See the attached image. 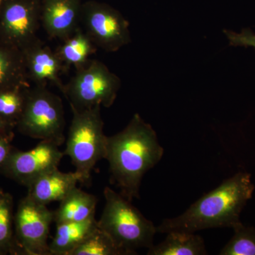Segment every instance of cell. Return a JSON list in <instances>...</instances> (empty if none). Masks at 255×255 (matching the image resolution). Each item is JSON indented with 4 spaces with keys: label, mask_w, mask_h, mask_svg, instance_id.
<instances>
[{
    "label": "cell",
    "mask_w": 255,
    "mask_h": 255,
    "mask_svg": "<svg viewBox=\"0 0 255 255\" xmlns=\"http://www.w3.org/2000/svg\"><path fill=\"white\" fill-rule=\"evenodd\" d=\"M29 87H9L0 90V117L12 127L16 126L22 113Z\"/></svg>",
    "instance_id": "cell-19"
},
{
    "label": "cell",
    "mask_w": 255,
    "mask_h": 255,
    "mask_svg": "<svg viewBox=\"0 0 255 255\" xmlns=\"http://www.w3.org/2000/svg\"><path fill=\"white\" fill-rule=\"evenodd\" d=\"M12 126L10 125L7 122H5L4 119L0 117V132L11 135V128Z\"/></svg>",
    "instance_id": "cell-25"
},
{
    "label": "cell",
    "mask_w": 255,
    "mask_h": 255,
    "mask_svg": "<svg viewBox=\"0 0 255 255\" xmlns=\"http://www.w3.org/2000/svg\"><path fill=\"white\" fill-rule=\"evenodd\" d=\"M54 212L47 205L27 196L21 202L16 217V230L28 254L50 255L48 243Z\"/></svg>",
    "instance_id": "cell-9"
},
{
    "label": "cell",
    "mask_w": 255,
    "mask_h": 255,
    "mask_svg": "<svg viewBox=\"0 0 255 255\" xmlns=\"http://www.w3.org/2000/svg\"><path fill=\"white\" fill-rule=\"evenodd\" d=\"M42 0H4L0 9V41L22 50L36 41Z\"/></svg>",
    "instance_id": "cell-8"
},
{
    "label": "cell",
    "mask_w": 255,
    "mask_h": 255,
    "mask_svg": "<svg viewBox=\"0 0 255 255\" xmlns=\"http://www.w3.org/2000/svg\"><path fill=\"white\" fill-rule=\"evenodd\" d=\"M254 190L251 174L239 172L203 196L182 214L164 219L157 226V233H195L211 228H233L241 223L242 211Z\"/></svg>",
    "instance_id": "cell-2"
},
{
    "label": "cell",
    "mask_w": 255,
    "mask_h": 255,
    "mask_svg": "<svg viewBox=\"0 0 255 255\" xmlns=\"http://www.w3.org/2000/svg\"><path fill=\"white\" fill-rule=\"evenodd\" d=\"M11 200L4 196L0 201V248L8 244L11 238Z\"/></svg>",
    "instance_id": "cell-22"
},
{
    "label": "cell",
    "mask_w": 255,
    "mask_h": 255,
    "mask_svg": "<svg viewBox=\"0 0 255 255\" xmlns=\"http://www.w3.org/2000/svg\"><path fill=\"white\" fill-rule=\"evenodd\" d=\"M121 87L120 79L101 61L90 60L65 85L63 95L70 108L78 111L96 106L112 107Z\"/></svg>",
    "instance_id": "cell-6"
},
{
    "label": "cell",
    "mask_w": 255,
    "mask_h": 255,
    "mask_svg": "<svg viewBox=\"0 0 255 255\" xmlns=\"http://www.w3.org/2000/svg\"><path fill=\"white\" fill-rule=\"evenodd\" d=\"M21 52L29 81L38 86H46L51 82L63 93L65 84L60 75L67 68L56 52L38 38Z\"/></svg>",
    "instance_id": "cell-11"
},
{
    "label": "cell",
    "mask_w": 255,
    "mask_h": 255,
    "mask_svg": "<svg viewBox=\"0 0 255 255\" xmlns=\"http://www.w3.org/2000/svg\"><path fill=\"white\" fill-rule=\"evenodd\" d=\"M22 52L0 41V90L30 87Z\"/></svg>",
    "instance_id": "cell-16"
},
{
    "label": "cell",
    "mask_w": 255,
    "mask_h": 255,
    "mask_svg": "<svg viewBox=\"0 0 255 255\" xmlns=\"http://www.w3.org/2000/svg\"><path fill=\"white\" fill-rule=\"evenodd\" d=\"M81 0H42L41 23L48 36L63 40L76 31L81 20Z\"/></svg>",
    "instance_id": "cell-12"
},
{
    "label": "cell",
    "mask_w": 255,
    "mask_h": 255,
    "mask_svg": "<svg viewBox=\"0 0 255 255\" xmlns=\"http://www.w3.org/2000/svg\"><path fill=\"white\" fill-rule=\"evenodd\" d=\"M105 205L98 227L110 236L124 255L136 254L137 250L153 246L157 227L146 219L120 193L106 187Z\"/></svg>",
    "instance_id": "cell-3"
},
{
    "label": "cell",
    "mask_w": 255,
    "mask_h": 255,
    "mask_svg": "<svg viewBox=\"0 0 255 255\" xmlns=\"http://www.w3.org/2000/svg\"><path fill=\"white\" fill-rule=\"evenodd\" d=\"M69 255H124L114 242L100 228L92 233Z\"/></svg>",
    "instance_id": "cell-20"
},
{
    "label": "cell",
    "mask_w": 255,
    "mask_h": 255,
    "mask_svg": "<svg viewBox=\"0 0 255 255\" xmlns=\"http://www.w3.org/2000/svg\"><path fill=\"white\" fill-rule=\"evenodd\" d=\"M10 135L0 132V165H1L9 155L11 147L9 143Z\"/></svg>",
    "instance_id": "cell-24"
},
{
    "label": "cell",
    "mask_w": 255,
    "mask_h": 255,
    "mask_svg": "<svg viewBox=\"0 0 255 255\" xmlns=\"http://www.w3.org/2000/svg\"><path fill=\"white\" fill-rule=\"evenodd\" d=\"M80 23L94 44L105 51H117L130 42L129 23L105 3H82Z\"/></svg>",
    "instance_id": "cell-7"
},
{
    "label": "cell",
    "mask_w": 255,
    "mask_h": 255,
    "mask_svg": "<svg viewBox=\"0 0 255 255\" xmlns=\"http://www.w3.org/2000/svg\"><path fill=\"white\" fill-rule=\"evenodd\" d=\"M4 0H0V9H1V6H2L3 3H4Z\"/></svg>",
    "instance_id": "cell-26"
},
{
    "label": "cell",
    "mask_w": 255,
    "mask_h": 255,
    "mask_svg": "<svg viewBox=\"0 0 255 255\" xmlns=\"http://www.w3.org/2000/svg\"><path fill=\"white\" fill-rule=\"evenodd\" d=\"M101 109V106L82 111L71 109L73 119L63 153L71 159L83 185L90 184L92 170L107 154L108 136L104 132Z\"/></svg>",
    "instance_id": "cell-4"
},
{
    "label": "cell",
    "mask_w": 255,
    "mask_h": 255,
    "mask_svg": "<svg viewBox=\"0 0 255 255\" xmlns=\"http://www.w3.org/2000/svg\"><path fill=\"white\" fill-rule=\"evenodd\" d=\"M230 45L234 47H253L255 49V34L250 28H245L241 33L224 30Z\"/></svg>",
    "instance_id": "cell-23"
},
{
    "label": "cell",
    "mask_w": 255,
    "mask_h": 255,
    "mask_svg": "<svg viewBox=\"0 0 255 255\" xmlns=\"http://www.w3.org/2000/svg\"><path fill=\"white\" fill-rule=\"evenodd\" d=\"M60 203L59 208L54 212L56 224L83 221L95 216L97 197L77 187Z\"/></svg>",
    "instance_id": "cell-15"
},
{
    "label": "cell",
    "mask_w": 255,
    "mask_h": 255,
    "mask_svg": "<svg viewBox=\"0 0 255 255\" xmlns=\"http://www.w3.org/2000/svg\"><path fill=\"white\" fill-rule=\"evenodd\" d=\"M162 243L149 248L148 255H207L203 238L195 233L170 231Z\"/></svg>",
    "instance_id": "cell-17"
},
{
    "label": "cell",
    "mask_w": 255,
    "mask_h": 255,
    "mask_svg": "<svg viewBox=\"0 0 255 255\" xmlns=\"http://www.w3.org/2000/svg\"><path fill=\"white\" fill-rule=\"evenodd\" d=\"M80 182L76 172H60L58 168L50 171L38 178L28 187V194L32 199L48 205L61 201Z\"/></svg>",
    "instance_id": "cell-13"
},
{
    "label": "cell",
    "mask_w": 255,
    "mask_h": 255,
    "mask_svg": "<svg viewBox=\"0 0 255 255\" xmlns=\"http://www.w3.org/2000/svg\"><path fill=\"white\" fill-rule=\"evenodd\" d=\"M85 31L79 28L71 36L62 41L56 53L67 69L74 66L76 70L85 66L97 48Z\"/></svg>",
    "instance_id": "cell-18"
},
{
    "label": "cell",
    "mask_w": 255,
    "mask_h": 255,
    "mask_svg": "<svg viewBox=\"0 0 255 255\" xmlns=\"http://www.w3.org/2000/svg\"><path fill=\"white\" fill-rule=\"evenodd\" d=\"M64 156L54 142L41 140L31 150L10 152L1 165L6 173L28 187L43 174L58 168Z\"/></svg>",
    "instance_id": "cell-10"
},
{
    "label": "cell",
    "mask_w": 255,
    "mask_h": 255,
    "mask_svg": "<svg viewBox=\"0 0 255 255\" xmlns=\"http://www.w3.org/2000/svg\"><path fill=\"white\" fill-rule=\"evenodd\" d=\"M3 196H1V194H0V201H1V199H2V198H3Z\"/></svg>",
    "instance_id": "cell-27"
},
{
    "label": "cell",
    "mask_w": 255,
    "mask_h": 255,
    "mask_svg": "<svg viewBox=\"0 0 255 255\" xmlns=\"http://www.w3.org/2000/svg\"><path fill=\"white\" fill-rule=\"evenodd\" d=\"M163 154L154 129L135 114L123 130L107 137L105 159L110 164L111 182L127 200L140 199L142 178Z\"/></svg>",
    "instance_id": "cell-1"
},
{
    "label": "cell",
    "mask_w": 255,
    "mask_h": 255,
    "mask_svg": "<svg viewBox=\"0 0 255 255\" xmlns=\"http://www.w3.org/2000/svg\"><path fill=\"white\" fill-rule=\"evenodd\" d=\"M16 126L27 136L61 145L65 140L63 101L46 86L29 87Z\"/></svg>",
    "instance_id": "cell-5"
},
{
    "label": "cell",
    "mask_w": 255,
    "mask_h": 255,
    "mask_svg": "<svg viewBox=\"0 0 255 255\" xmlns=\"http://www.w3.org/2000/svg\"><path fill=\"white\" fill-rule=\"evenodd\" d=\"M234 236L219 254L221 255H255V229L242 223L233 228Z\"/></svg>",
    "instance_id": "cell-21"
},
{
    "label": "cell",
    "mask_w": 255,
    "mask_h": 255,
    "mask_svg": "<svg viewBox=\"0 0 255 255\" xmlns=\"http://www.w3.org/2000/svg\"><path fill=\"white\" fill-rule=\"evenodd\" d=\"M55 237L49 244L50 255H69L98 228L95 216L83 221L56 224Z\"/></svg>",
    "instance_id": "cell-14"
}]
</instances>
